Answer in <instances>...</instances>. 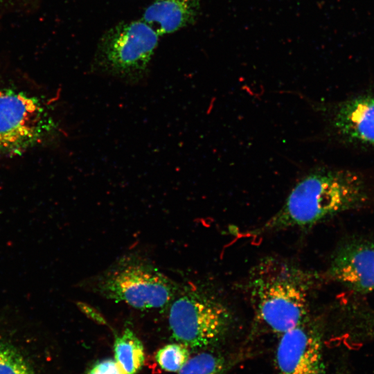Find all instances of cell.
Here are the masks:
<instances>
[{"label":"cell","instance_id":"1","mask_svg":"<svg viewBox=\"0 0 374 374\" xmlns=\"http://www.w3.org/2000/svg\"><path fill=\"white\" fill-rule=\"evenodd\" d=\"M366 198L365 184L355 172L315 168L296 182L281 208L251 233L311 227L362 205Z\"/></svg>","mask_w":374,"mask_h":374},{"label":"cell","instance_id":"2","mask_svg":"<svg viewBox=\"0 0 374 374\" xmlns=\"http://www.w3.org/2000/svg\"><path fill=\"white\" fill-rule=\"evenodd\" d=\"M249 283L255 321L264 330L281 335L310 317V272L265 259L255 267Z\"/></svg>","mask_w":374,"mask_h":374},{"label":"cell","instance_id":"3","mask_svg":"<svg viewBox=\"0 0 374 374\" xmlns=\"http://www.w3.org/2000/svg\"><path fill=\"white\" fill-rule=\"evenodd\" d=\"M59 123L38 91L0 80V156L21 153L55 139Z\"/></svg>","mask_w":374,"mask_h":374},{"label":"cell","instance_id":"4","mask_svg":"<svg viewBox=\"0 0 374 374\" xmlns=\"http://www.w3.org/2000/svg\"><path fill=\"white\" fill-rule=\"evenodd\" d=\"M159 35L143 20L121 21L101 35L91 69L94 73L127 84H138L148 75Z\"/></svg>","mask_w":374,"mask_h":374},{"label":"cell","instance_id":"5","mask_svg":"<svg viewBox=\"0 0 374 374\" xmlns=\"http://www.w3.org/2000/svg\"><path fill=\"white\" fill-rule=\"evenodd\" d=\"M229 309L220 301L192 292L178 297L171 305L168 324L176 342L189 348H203L224 337L231 323Z\"/></svg>","mask_w":374,"mask_h":374},{"label":"cell","instance_id":"6","mask_svg":"<svg viewBox=\"0 0 374 374\" xmlns=\"http://www.w3.org/2000/svg\"><path fill=\"white\" fill-rule=\"evenodd\" d=\"M98 290L107 299L139 310L162 308L175 292L166 276L141 265L127 266L107 274L99 283Z\"/></svg>","mask_w":374,"mask_h":374},{"label":"cell","instance_id":"7","mask_svg":"<svg viewBox=\"0 0 374 374\" xmlns=\"http://www.w3.org/2000/svg\"><path fill=\"white\" fill-rule=\"evenodd\" d=\"M320 324L309 317L280 335L276 354V374H326Z\"/></svg>","mask_w":374,"mask_h":374},{"label":"cell","instance_id":"8","mask_svg":"<svg viewBox=\"0 0 374 374\" xmlns=\"http://www.w3.org/2000/svg\"><path fill=\"white\" fill-rule=\"evenodd\" d=\"M328 275L357 293L374 292V242L359 238L345 242L332 256Z\"/></svg>","mask_w":374,"mask_h":374},{"label":"cell","instance_id":"9","mask_svg":"<svg viewBox=\"0 0 374 374\" xmlns=\"http://www.w3.org/2000/svg\"><path fill=\"white\" fill-rule=\"evenodd\" d=\"M332 125L348 141L374 146V96H357L335 109Z\"/></svg>","mask_w":374,"mask_h":374},{"label":"cell","instance_id":"10","mask_svg":"<svg viewBox=\"0 0 374 374\" xmlns=\"http://www.w3.org/2000/svg\"><path fill=\"white\" fill-rule=\"evenodd\" d=\"M202 0H154L141 19L159 36L174 33L193 25L199 15Z\"/></svg>","mask_w":374,"mask_h":374},{"label":"cell","instance_id":"11","mask_svg":"<svg viewBox=\"0 0 374 374\" xmlns=\"http://www.w3.org/2000/svg\"><path fill=\"white\" fill-rule=\"evenodd\" d=\"M114 360L124 374H136L145 361L143 343L135 332L126 328L114 342Z\"/></svg>","mask_w":374,"mask_h":374},{"label":"cell","instance_id":"12","mask_svg":"<svg viewBox=\"0 0 374 374\" xmlns=\"http://www.w3.org/2000/svg\"><path fill=\"white\" fill-rule=\"evenodd\" d=\"M224 357L209 351H202L189 357L179 374H224L226 368Z\"/></svg>","mask_w":374,"mask_h":374},{"label":"cell","instance_id":"13","mask_svg":"<svg viewBox=\"0 0 374 374\" xmlns=\"http://www.w3.org/2000/svg\"><path fill=\"white\" fill-rule=\"evenodd\" d=\"M189 357V348L178 342L163 346L155 354L159 367L168 372H179Z\"/></svg>","mask_w":374,"mask_h":374},{"label":"cell","instance_id":"14","mask_svg":"<svg viewBox=\"0 0 374 374\" xmlns=\"http://www.w3.org/2000/svg\"><path fill=\"white\" fill-rule=\"evenodd\" d=\"M0 374H35L21 354L14 347L0 341Z\"/></svg>","mask_w":374,"mask_h":374},{"label":"cell","instance_id":"15","mask_svg":"<svg viewBox=\"0 0 374 374\" xmlns=\"http://www.w3.org/2000/svg\"><path fill=\"white\" fill-rule=\"evenodd\" d=\"M83 374H124L115 360L104 358L91 362Z\"/></svg>","mask_w":374,"mask_h":374},{"label":"cell","instance_id":"16","mask_svg":"<svg viewBox=\"0 0 374 374\" xmlns=\"http://www.w3.org/2000/svg\"><path fill=\"white\" fill-rule=\"evenodd\" d=\"M27 0H0V2H2V3H22V2H24V1H26Z\"/></svg>","mask_w":374,"mask_h":374}]
</instances>
